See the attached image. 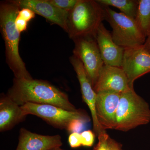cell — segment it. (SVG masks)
I'll use <instances>...</instances> for the list:
<instances>
[{
	"mask_svg": "<svg viewBox=\"0 0 150 150\" xmlns=\"http://www.w3.org/2000/svg\"><path fill=\"white\" fill-rule=\"evenodd\" d=\"M96 93L104 92L123 93L134 88L122 68L104 65L93 87Z\"/></svg>",
	"mask_w": 150,
	"mask_h": 150,
	"instance_id": "obj_10",
	"label": "cell"
},
{
	"mask_svg": "<svg viewBox=\"0 0 150 150\" xmlns=\"http://www.w3.org/2000/svg\"><path fill=\"white\" fill-rule=\"evenodd\" d=\"M35 13L31 10L27 8H22L20 10L18 16L28 22L35 17Z\"/></svg>",
	"mask_w": 150,
	"mask_h": 150,
	"instance_id": "obj_23",
	"label": "cell"
},
{
	"mask_svg": "<svg viewBox=\"0 0 150 150\" xmlns=\"http://www.w3.org/2000/svg\"><path fill=\"white\" fill-rule=\"evenodd\" d=\"M73 40L74 43L73 55L82 63L93 88L104 65L95 36H82Z\"/></svg>",
	"mask_w": 150,
	"mask_h": 150,
	"instance_id": "obj_6",
	"label": "cell"
},
{
	"mask_svg": "<svg viewBox=\"0 0 150 150\" xmlns=\"http://www.w3.org/2000/svg\"><path fill=\"white\" fill-rule=\"evenodd\" d=\"M100 5L111 6L120 10L121 13L135 19L138 7V0H96Z\"/></svg>",
	"mask_w": 150,
	"mask_h": 150,
	"instance_id": "obj_17",
	"label": "cell"
},
{
	"mask_svg": "<svg viewBox=\"0 0 150 150\" xmlns=\"http://www.w3.org/2000/svg\"><path fill=\"white\" fill-rule=\"evenodd\" d=\"M150 121L149 105L134 89L121 93L116 112L115 130L129 131Z\"/></svg>",
	"mask_w": 150,
	"mask_h": 150,
	"instance_id": "obj_4",
	"label": "cell"
},
{
	"mask_svg": "<svg viewBox=\"0 0 150 150\" xmlns=\"http://www.w3.org/2000/svg\"><path fill=\"white\" fill-rule=\"evenodd\" d=\"M109 138V137L106 133L98 137V142L95 148L96 150H110Z\"/></svg>",
	"mask_w": 150,
	"mask_h": 150,
	"instance_id": "obj_21",
	"label": "cell"
},
{
	"mask_svg": "<svg viewBox=\"0 0 150 150\" xmlns=\"http://www.w3.org/2000/svg\"><path fill=\"white\" fill-rule=\"evenodd\" d=\"M49 3L58 8L69 12L74 8L79 0H48Z\"/></svg>",
	"mask_w": 150,
	"mask_h": 150,
	"instance_id": "obj_18",
	"label": "cell"
},
{
	"mask_svg": "<svg viewBox=\"0 0 150 150\" xmlns=\"http://www.w3.org/2000/svg\"><path fill=\"white\" fill-rule=\"evenodd\" d=\"M21 9L27 8L43 17L53 24L57 25L67 32L69 12L56 7L48 0H9Z\"/></svg>",
	"mask_w": 150,
	"mask_h": 150,
	"instance_id": "obj_9",
	"label": "cell"
},
{
	"mask_svg": "<svg viewBox=\"0 0 150 150\" xmlns=\"http://www.w3.org/2000/svg\"><path fill=\"white\" fill-rule=\"evenodd\" d=\"M121 68L128 78L130 86L134 88L135 80L150 73V54L143 45L125 49Z\"/></svg>",
	"mask_w": 150,
	"mask_h": 150,
	"instance_id": "obj_8",
	"label": "cell"
},
{
	"mask_svg": "<svg viewBox=\"0 0 150 150\" xmlns=\"http://www.w3.org/2000/svg\"><path fill=\"white\" fill-rule=\"evenodd\" d=\"M25 115L31 114L40 117L56 128L67 129L70 122L80 119L88 123L90 118L84 112L72 111L49 104L27 103L21 106Z\"/></svg>",
	"mask_w": 150,
	"mask_h": 150,
	"instance_id": "obj_7",
	"label": "cell"
},
{
	"mask_svg": "<svg viewBox=\"0 0 150 150\" xmlns=\"http://www.w3.org/2000/svg\"><path fill=\"white\" fill-rule=\"evenodd\" d=\"M21 9L9 2L0 4V29L5 46L6 62L15 78L30 79L33 78L26 69L19 52L20 33L17 29L15 20Z\"/></svg>",
	"mask_w": 150,
	"mask_h": 150,
	"instance_id": "obj_2",
	"label": "cell"
},
{
	"mask_svg": "<svg viewBox=\"0 0 150 150\" xmlns=\"http://www.w3.org/2000/svg\"><path fill=\"white\" fill-rule=\"evenodd\" d=\"M70 61L76 74L80 85L83 99L90 110L93 131L97 136L99 137L101 134L106 133V131L100 126L97 117L96 109L97 93L94 90L80 60L73 55L70 57Z\"/></svg>",
	"mask_w": 150,
	"mask_h": 150,
	"instance_id": "obj_11",
	"label": "cell"
},
{
	"mask_svg": "<svg viewBox=\"0 0 150 150\" xmlns=\"http://www.w3.org/2000/svg\"><path fill=\"white\" fill-rule=\"evenodd\" d=\"M122 150V149H121V148H120V149H119V150Z\"/></svg>",
	"mask_w": 150,
	"mask_h": 150,
	"instance_id": "obj_28",
	"label": "cell"
},
{
	"mask_svg": "<svg viewBox=\"0 0 150 150\" xmlns=\"http://www.w3.org/2000/svg\"><path fill=\"white\" fill-rule=\"evenodd\" d=\"M6 95L20 106L27 103L49 104L69 111L78 110L70 102L67 94L41 80L14 78L13 84Z\"/></svg>",
	"mask_w": 150,
	"mask_h": 150,
	"instance_id": "obj_1",
	"label": "cell"
},
{
	"mask_svg": "<svg viewBox=\"0 0 150 150\" xmlns=\"http://www.w3.org/2000/svg\"><path fill=\"white\" fill-rule=\"evenodd\" d=\"M145 50L150 54V32L149 34L146 38L145 43L143 45Z\"/></svg>",
	"mask_w": 150,
	"mask_h": 150,
	"instance_id": "obj_26",
	"label": "cell"
},
{
	"mask_svg": "<svg viewBox=\"0 0 150 150\" xmlns=\"http://www.w3.org/2000/svg\"><path fill=\"white\" fill-rule=\"evenodd\" d=\"M96 93V109L100 124L105 130L115 129L116 112L121 93L112 92Z\"/></svg>",
	"mask_w": 150,
	"mask_h": 150,
	"instance_id": "obj_12",
	"label": "cell"
},
{
	"mask_svg": "<svg viewBox=\"0 0 150 150\" xmlns=\"http://www.w3.org/2000/svg\"><path fill=\"white\" fill-rule=\"evenodd\" d=\"M135 20L146 38L150 32V0H138Z\"/></svg>",
	"mask_w": 150,
	"mask_h": 150,
	"instance_id": "obj_16",
	"label": "cell"
},
{
	"mask_svg": "<svg viewBox=\"0 0 150 150\" xmlns=\"http://www.w3.org/2000/svg\"><path fill=\"white\" fill-rule=\"evenodd\" d=\"M86 121L80 119H74L68 125L67 130L71 133H78L80 134L81 132L84 129Z\"/></svg>",
	"mask_w": 150,
	"mask_h": 150,
	"instance_id": "obj_19",
	"label": "cell"
},
{
	"mask_svg": "<svg viewBox=\"0 0 150 150\" xmlns=\"http://www.w3.org/2000/svg\"><path fill=\"white\" fill-rule=\"evenodd\" d=\"M62 145L60 135H40L21 128L16 150H54L61 147Z\"/></svg>",
	"mask_w": 150,
	"mask_h": 150,
	"instance_id": "obj_14",
	"label": "cell"
},
{
	"mask_svg": "<svg viewBox=\"0 0 150 150\" xmlns=\"http://www.w3.org/2000/svg\"><path fill=\"white\" fill-rule=\"evenodd\" d=\"M109 143L110 150H118L121 148L119 144L110 139V137L109 138Z\"/></svg>",
	"mask_w": 150,
	"mask_h": 150,
	"instance_id": "obj_25",
	"label": "cell"
},
{
	"mask_svg": "<svg viewBox=\"0 0 150 150\" xmlns=\"http://www.w3.org/2000/svg\"><path fill=\"white\" fill-rule=\"evenodd\" d=\"M103 7L105 20L112 28V39L117 45L127 49L144 45L146 38L135 19L117 12L108 6Z\"/></svg>",
	"mask_w": 150,
	"mask_h": 150,
	"instance_id": "obj_5",
	"label": "cell"
},
{
	"mask_svg": "<svg viewBox=\"0 0 150 150\" xmlns=\"http://www.w3.org/2000/svg\"><path fill=\"white\" fill-rule=\"evenodd\" d=\"M105 20L104 7L96 1L79 0L69 12L67 33L73 39L87 35L95 36Z\"/></svg>",
	"mask_w": 150,
	"mask_h": 150,
	"instance_id": "obj_3",
	"label": "cell"
},
{
	"mask_svg": "<svg viewBox=\"0 0 150 150\" xmlns=\"http://www.w3.org/2000/svg\"><path fill=\"white\" fill-rule=\"evenodd\" d=\"M82 146L91 147L93 145L95 140V135L92 131L87 130L81 133Z\"/></svg>",
	"mask_w": 150,
	"mask_h": 150,
	"instance_id": "obj_20",
	"label": "cell"
},
{
	"mask_svg": "<svg viewBox=\"0 0 150 150\" xmlns=\"http://www.w3.org/2000/svg\"><path fill=\"white\" fill-rule=\"evenodd\" d=\"M70 146L72 148H77L82 146L81 134L78 133H71L69 138Z\"/></svg>",
	"mask_w": 150,
	"mask_h": 150,
	"instance_id": "obj_22",
	"label": "cell"
},
{
	"mask_svg": "<svg viewBox=\"0 0 150 150\" xmlns=\"http://www.w3.org/2000/svg\"><path fill=\"white\" fill-rule=\"evenodd\" d=\"M28 22L18 15L15 20V24L19 32L21 33L26 30Z\"/></svg>",
	"mask_w": 150,
	"mask_h": 150,
	"instance_id": "obj_24",
	"label": "cell"
},
{
	"mask_svg": "<svg viewBox=\"0 0 150 150\" xmlns=\"http://www.w3.org/2000/svg\"><path fill=\"white\" fill-rule=\"evenodd\" d=\"M27 115L18 105L7 95L2 94L0 98V131L11 130L23 121Z\"/></svg>",
	"mask_w": 150,
	"mask_h": 150,
	"instance_id": "obj_15",
	"label": "cell"
},
{
	"mask_svg": "<svg viewBox=\"0 0 150 150\" xmlns=\"http://www.w3.org/2000/svg\"><path fill=\"white\" fill-rule=\"evenodd\" d=\"M54 150H63L62 149H61V148H58V149H55ZM96 150V149H95V148H94V149L93 150Z\"/></svg>",
	"mask_w": 150,
	"mask_h": 150,
	"instance_id": "obj_27",
	"label": "cell"
},
{
	"mask_svg": "<svg viewBox=\"0 0 150 150\" xmlns=\"http://www.w3.org/2000/svg\"><path fill=\"white\" fill-rule=\"evenodd\" d=\"M95 38L104 64L121 68L125 49L114 42L111 33L103 23L97 31Z\"/></svg>",
	"mask_w": 150,
	"mask_h": 150,
	"instance_id": "obj_13",
	"label": "cell"
}]
</instances>
